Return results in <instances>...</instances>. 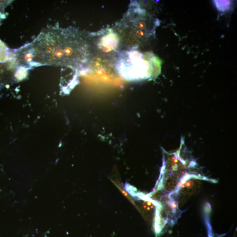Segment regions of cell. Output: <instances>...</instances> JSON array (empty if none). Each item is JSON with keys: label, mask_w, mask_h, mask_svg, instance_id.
Returning <instances> with one entry per match:
<instances>
[{"label": "cell", "mask_w": 237, "mask_h": 237, "mask_svg": "<svg viewBox=\"0 0 237 237\" xmlns=\"http://www.w3.org/2000/svg\"><path fill=\"white\" fill-rule=\"evenodd\" d=\"M90 40L89 34L74 27H47L19 49L17 61L22 67L47 65L87 69L92 56Z\"/></svg>", "instance_id": "1"}, {"label": "cell", "mask_w": 237, "mask_h": 237, "mask_svg": "<svg viewBox=\"0 0 237 237\" xmlns=\"http://www.w3.org/2000/svg\"><path fill=\"white\" fill-rule=\"evenodd\" d=\"M158 20L142 8L137 1H131L122 19L112 28L120 36L127 49L137 48L153 37Z\"/></svg>", "instance_id": "2"}, {"label": "cell", "mask_w": 237, "mask_h": 237, "mask_svg": "<svg viewBox=\"0 0 237 237\" xmlns=\"http://www.w3.org/2000/svg\"><path fill=\"white\" fill-rule=\"evenodd\" d=\"M159 65L158 60L153 54L143 53L137 48H130L118 54L115 68L124 80L137 81L154 77L158 73Z\"/></svg>", "instance_id": "3"}, {"label": "cell", "mask_w": 237, "mask_h": 237, "mask_svg": "<svg viewBox=\"0 0 237 237\" xmlns=\"http://www.w3.org/2000/svg\"><path fill=\"white\" fill-rule=\"evenodd\" d=\"M89 36L101 55L110 56L120 52L121 41L118 34L113 28H106L89 34Z\"/></svg>", "instance_id": "4"}, {"label": "cell", "mask_w": 237, "mask_h": 237, "mask_svg": "<svg viewBox=\"0 0 237 237\" xmlns=\"http://www.w3.org/2000/svg\"><path fill=\"white\" fill-rule=\"evenodd\" d=\"M214 3L218 10L224 12L228 10L231 6V2L228 1H215Z\"/></svg>", "instance_id": "5"}]
</instances>
